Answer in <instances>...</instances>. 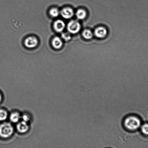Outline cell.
<instances>
[{
    "mask_svg": "<svg viewBox=\"0 0 148 148\" xmlns=\"http://www.w3.org/2000/svg\"><path fill=\"white\" fill-rule=\"evenodd\" d=\"M125 127L130 131L137 130L141 126V122L140 118L136 116L131 115L126 117L124 121Z\"/></svg>",
    "mask_w": 148,
    "mask_h": 148,
    "instance_id": "cell-1",
    "label": "cell"
},
{
    "mask_svg": "<svg viewBox=\"0 0 148 148\" xmlns=\"http://www.w3.org/2000/svg\"><path fill=\"white\" fill-rule=\"evenodd\" d=\"M14 128L10 123H5L0 125V136L3 138L10 137L14 132Z\"/></svg>",
    "mask_w": 148,
    "mask_h": 148,
    "instance_id": "cell-2",
    "label": "cell"
},
{
    "mask_svg": "<svg viewBox=\"0 0 148 148\" xmlns=\"http://www.w3.org/2000/svg\"><path fill=\"white\" fill-rule=\"evenodd\" d=\"M81 27L80 24L78 21L73 20L70 21L67 26V29L69 33L76 34L80 31Z\"/></svg>",
    "mask_w": 148,
    "mask_h": 148,
    "instance_id": "cell-3",
    "label": "cell"
},
{
    "mask_svg": "<svg viewBox=\"0 0 148 148\" xmlns=\"http://www.w3.org/2000/svg\"><path fill=\"white\" fill-rule=\"evenodd\" d=\"M38 44V41L36 37H30L25 39L24 42L25 46L28 48H33L35 47Z\"/></svg>",
    "mask_w": 148,
    "mask_h": 148,
    "instance_id": "cell-4",
    "label": "cell"
},
{
    "mask_svg": "<svg viewBox=\"0 0 148 148\" xmlns=\"http://www.w3.org/2000/svg\"><path fill=\"white\" fill-rule=\"evenodd\" d=\"M107 33L108 32L105 27H100L95 29L94 34L96 37L98 38H103L107 36Z\"/></svg>",
    "mask_w": 148,
    "mask_h": 148,
    "instance_id": "cell-5",
    "label": "cell"
},
{
    "mask_svg": "<svg viewBox=\"0 0 148 148\" xmlns=\"http://www.w3.org/2000/svg\"><path fill=\"white\" fill-rule=\"evenodd\" d=\"M61 14L63 18L69 19L73 16L74 11L72 8L70 7H66L62 10Z\"/></svg>",
    "mask_w": 148,
    "mask_h": 148,
    "instance_id": "cell-6",
    "label": "cell"
},
{
    "mask_svg": "<svg viewBox=\"0 0 148 148\" xmlns=\"http://www.w3.org/2000/svg\"><path fill=\"white\" fill-rule=\"evenodd\" d=\"M65 27V23L62 20H56L54 24V29L58 33L61 32L64 29Z\"/></svg>",
    "mask_w": 148,
    "mask_h": 148,
    "instance_id": "cell-7",
    "label": "cell"
},
{
    "mask_svg": "<svg viewBox=\"0 0 148 148\" xmlns=\"http://www.w3.org/2000/svg\"><path fill=\"white\" fill-rule=\"evenodd\" d=\"M29 129V126L26 122L22 121L19 123L17 125V130L19 132L25 133Z\"/></svg>",
    "mask_w": 148,
    "mask_h": 148,
    "instance_id": "cell-8",
    "label": "cell"
},
{
    "mask_svg": "<svg viewBox=\"0 0 148 148\" xmlns=\"http://www.w3.org/2000/svg\"><path fill=\"white\" fill-rule=\"evenodd\" d=\"M52 44L55 49H59L62 47L63 42L60 38L56 37H54L52 40Z\"/></svg>",
    "mask_w": 148,
    "mask_h": 148,
    "instance_id": "cell-9",
    "label": "cell"
},
{
    "mask_svg": "<svg viewBox=\"0 0 148 148\" xmlns=\"http://www.w3.org/2000/svg\"><path fill=\"white\" fill-rule=\"evenodd\" d=\"M76 16L79 20H84L86 18L87 16V12L83 9H79L76 11Z\"/></svg>",
    "mask_w": 148,
    "mask_h": 148,
    "instance_id": "cell-10",
    "label": "cell"
},
{
    "mask_svg": "<svg viewBox=\"0 0 148 148\" xmlns=\"http://www.w3.org/2000/svg\"><path fill=\"white\" fill-rule=\"evenodd\" d=\"M10 121L12 122L17 123L19 121L20 119V114L18 113H13L10 116Z\"/></svg>",
    "mask_w": 148,
    "mask_h": 148,
    "instance_id": "cell-11",
    "label": "cell"
},
{
    "mask_svg": "<svg viewBox=\"0 0 148 148\" xmlns=\"http://www.w3.org/2000/svg\"><path fill=\"white\" fill-rule=\"evenodd\" d=\"M83 37L86 40H90L92 38L93 34L92 32L89 29H85L82 32Z\"/></svg>",
    "mask_w": 148,
    "mask_h": 148,
    "instance_id": "cell-12",
    "label": "cell"
},
{
    "mask_svg": "<svg viewBox=\"0 0 148 148\" xmlns=\"http://www.w3.org/2000/svg\"><path fill=\"white\" fill-rule=\"evenodd\" d=\"M50 15L53 17H57L59 16V10L56 8H53L50 10Z\"/></svg>",
    "mask_w": 148,
    "mask_h": 148,
    "instance_id": "cell-13",
    "label": "cell"
},
{
    "mask_svg": "<svg viewBox=\"0 0 148 148\" xmlns=\"http://www.w3.org/2000/svg\"><path fill=\"white\" fill-rule=\"evenodd\" d=\"M8 114L5 110H0V121H3L6 119Z\"/></svg>",
    "mask_w": 148,
    "mask_h": 148,
    "instance_id": "cell-14",
    "label": "cell"
},
{
    "mask_svg": "<svg viewBox=\"0 0 148 148\" xmlns=\"http://www.w3.org/2000/svg\"><path fill=\"white\" fill-rule=\"evenodd\" d=\"M142 133L146 136H148V124L146 123L143 124L141 127Z\"/></svg>",
    "mask_w": 148,
    "mask_h": 148,
    "instance_id": "cell-15",
    "label": "cell"
},
{
    "mask_svg": "<svg viewBox=\"0 0 148 148\" xmlns=\"http://www.w3.org/2000/svg\"><path fill=\"white\" fill-rule=\"evenodd\" d=\"M62 37L65 41H68L71 39V36L69 33H63L62 34Z\"/></svg>",
    "mask_w": 148,
    "mask_h": 148,
    "instance_id": "cell-16",
    "label": "cell"
},
{
    "mask_svg": "<svg viewBox=\"0 0 148 148\" xmlns=\"http://www.w3.org/2000/svg\"><path fill=\"white\" fill-rule=\"evenodd\" d=\"M23 121L25 122H28L29 120H30V117H29L28 116L26 115H24L23 116Z\"/></svg>",
    "mask_w": 148,
    "mask_h": 148,
    "instance_id": "cell-17",
    "label": "cell"
},
{
    "mask_svg": "<svg viewBox=\"0 0 148 148\" xmlns=\"http://www.w3.org/2000/svg\"><path fill=\"white\" fill-rule=\"evenodd\" d=\"M1 99H2V97H1V94H0V102H1Z\"/></svg>",
    "mask_w": 148,
    "mask_h": 148,
    "instance_id": "cell-18",
    "label": "cell"
}]
</instances>
